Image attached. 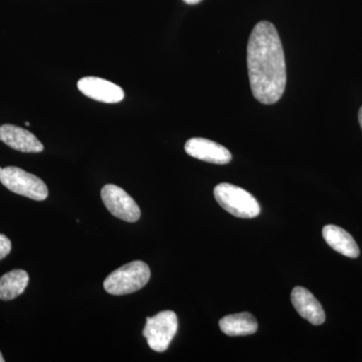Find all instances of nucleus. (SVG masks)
Returning a JSON list of instances; mask_svg holds the SVG:
<instances>
[{"label":"nucleus","mask_w":362,"mask_h":362,"mask_svg":"<svg viewBox=\"0 0 362 362\" xmlns=\"http://www.w3.org/2000/svg\"><path fill=\"white\" fill-rule=\"evenodd\" d=\"M247 62L255 99L262 104L277 103L284 94L287 73L282 42L269 21H259L252 30Z\"/></svg>","instance_id":"f257e3e1"},{"label":"nucleus","mask_w":362,"mask_h":362,"mask_svg":"<svg viewBox=\"0 0 362 362\" xmlns=\"http://www.w3.org/2000/svg\"><path fill=\"white\" fill-rule=\"evenodd\" d=\"M150 269L142 261H133L112 272L104 281V289L109 294H131L142 289L149 282Z\"/></svg>","instance_id":"f03ea898"},{"label":"nucleus","mask_w":362,"mask_h":362,"mask_svg":"<svg viewBox=\"0 0 362 362\" xmlns=\"http://www.w3.org/2000/svg\"><path fill=\"white\" fill-rule=\"evenodd\" d=\"M214 195L223 209L237 218H254L261 213L258 201L237 185L221 183L214 187Z\"/></svg>","instance_id":"7ed1b4c3"},{"label":"nucleus","mask_w":362,"mask_h":362,"mask_svg":"<svg viewBox=\"0 0 362 362\" xmlns=\"http://www.w3.org/2000/svg\"><path fill=\"white\" fill-rule=\"evenodd\" d=\"M0 182L14 194L23 195L33 201H45L49 195V189L44 181L14 166L2 169Z\"/></svg>","instance_id":"20e7f679"},{"label":"nucleus","mask_w":362,"mask_h":362,"mask_svg":"<svg viewBox=\"0 0 362 362\" xmlns=\"http://www.w3.org/2000/svg\"><path fill=\"white\" fill-rule=\"evenodd\" d=\"M178 329L177 316L173 311L165 310L146 319L143 337L150 349L163 352L168 349Z\"/></svg>","instance_id":"39448f33"},{"label":"nucleus","mask_w":362,"mask_h":362,"mask_svg":"<svg viewBox=\"0 0 362 362\" xmlns=\"http://www.w3.org/2000/svg\"><path fill=\"white\" fill-rule=\"evenodd\" d=\"M102 201L105 206L116 218L135 223L140 218L141 211L134 199L122 188L114 185H107L102 188Z\"/></svg>","instance_id":"423d86ee"},{"label":"nucleus","mask_w":362,"mask_h":362,"mask_svg":"<svg viewBox=\"0 0 362 362\" xmlns=\"http://www.w3.org/2000/svg\"><path fill=\"white\" fill-rule=\"evenodd\" d=\"M78 89L90 99L103 103H119L124 99V90L104 78L97 77H85L78 82Z\"/></svg>","instance_id":"0eeeda50"},{"label":"nucleus","mask_w":362,"mask_h":362,"mask_svg":"<svg viewBox=\"0 0 362 362\" xmlns=\"http://www.w3.org/2000/svg\"><path fill=\"white\" fill-rule=\"evenodd\" d=\"M185 149L188 156L209 163L228 164L232 160V154L225 146L206 138H192Z\"/></svg>","instance_id":"6e6552de"},{"label":"nucleus","mask_w":362,"mask_h":362,"mask_svg":"<svg viewBox=\"0 0 362 362\" xmlns=\"http://www.w3.org/2000/svg\"><path fill=\"white\" fill-rule=\"evenodd\" d=\"M0 140L11 148L25 153H40L44 150L42 143L32 132L11 124L0 126Z\"/></svg>","instance_id":"1a4fd4ad"},{"label":"nucleus","mask_w":362,"mask_h":362,"mask_svg":"<svg viewBox=\"0 0 362 362\" xmlns=\"http://www.w3.org/2000/svg\"><path fill=\"white\" fill-rule=\"evenodd\" d=\"M293 306L298 313L314 325H320L325 321V312L318 300L310 291L303 287H295L291 293Z\"/></svg>","instance_id":"9d476101"},{"label":"nucleus","mask_w":362,"mask_h":362,"mask_svg":"<svg viewBox=\"0 0 362 362\" xmlns=\"http://www.w3.org/2000/svg\"><path fill=\"white\" fill-rule=\"evenodd\" d=\"M322 233L325 242L339 254L349 258H357L359 256L358 246L346 230L337 226L328 225L324 226Z\"/></svg>","instance_id":"9b49d317"},{"label":"nucleus","mask_w":362,"mask_h":362,"mask_svg":"<svg viewBox=\"0 0 362 362\" xmlns=\"http://www.w3.org/2000/svg\"><path fill=\"white\" fill-rule=\"evenodd\" d=\"M220 328L228 337H247L258 330V321L251 313L243 312L221 318Z\"/></svg>","instance_id":"f8f14e48"},{"label":"nucleus","mask_w":362,"mask_h":362,"mask_svg":"<svg viewBox=\"0 0 362 362\" xmlns=\"http://www.w3.org/2000/svg\"><path fill=\"white\" fill-rule=\"evenodd\" d=\"M28 274L23 270H13L0 278V300L11 301L23 294L28 287Z\"/></svg>","instance_id":"ddd939ff"},{"label":"nucleus","mask_w":362,"mask_h":362,"mask_svg":"<svg viewBox=\"0 0 362 362\" xmlns=\"http://www.w3.org/2000/svg\"><path fill=\"white\" fill-rule=\"evenodd\" d=\"M11 251V242L6 235L0 233V261L6 258Z\"/></svg>","instance_id":"4468645a"},{"label":"nucleus","mask_w":362,"mask_h":362,"mask_svg":"<svg viewBox=\"0 0 362 362\" xmlns=\"http://www.w3.org/2000/svg\"><path fill=\"white\" fill-rule=\"evenodd\" d=\"M183 1L185 2V4H199V2H202V0H183Z\"/></svg>","instance_id":"2eb2a0df"},{"label":"nucleus","mask_w":362,"mask_h":362,"mask_svg":"<svg viewBox=\"0 0 362 362\" xmlns=\"http://www.w3.org/2000/svg\"><path fill=\"white\" fill-rule=\"evenodd\" d=\"M358 120H359V124H361V127L362 129V107L361 108V110H359V112H358Z\"/></svg>","instance_id":"dca6fc26"},{"label":"nucleus","mask_w":362,"mask_h":362,"mask_svg":"<svg viewBox=\"0 0 362 362\" xmlns=\"http://www.w3.org/2000/svg\"><path fill=\"white\" fill-rule=\"evenodd\" d=\"M0 362H4V356H2L1 352H0Z\"/></svg>","instance_id":"f3484780"},{"label":"nucleus","mask_w":362,"mask_h":362,"mask_svg":"<svg viewBox=\"0 0 362 362\" xmlns=\"http://www.w3.org/2000/svg\"><path fill=\"white\" fill-rule=\"evenodd\" d=\"M25 126H30V122H25Z\"/></svg>","instance_id":"a211bd4d"},{"label":"nucleus","mask_w":362,"mask_h":362,"mask_svg":"<svg viewBox=\"0 0 362 362\" xmlns=\"http://www.w3.org/2000/svg\"><path fill=\"white\" fill-rule=\"evenodd\" d=\"M2 169H4V168H0V173H1Z\"/></svg>","instance_id":"6ab92c4d"}]
</instances>
